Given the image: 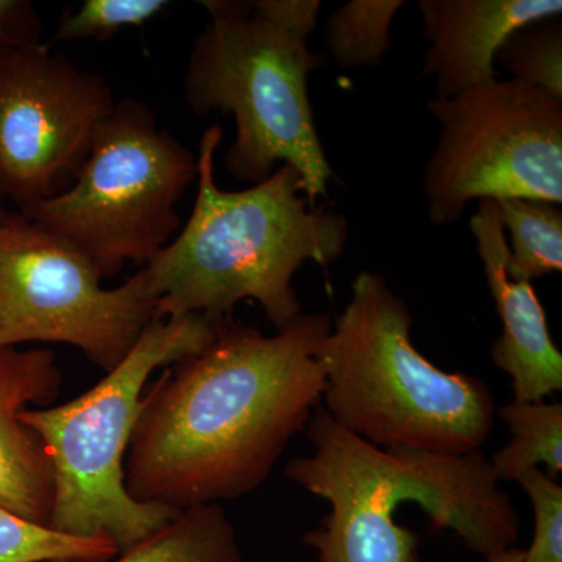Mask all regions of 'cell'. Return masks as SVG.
<instances>
[{"label":"cell","mask_w":562,"mask_h":562,"mask_svg":"<svg viewBox=\"0 0 562 562\" xmlns=\"http://www.w3.org/2000/svg\"><path fill=\"white\" fill-rule=\"evenodd\" d=\"M222 324L199 314L151 321L127 357L90 391L65 405L21 412L54 469L52 530L109 539L122 553L180 513L132 498L125 458L151 373L205 349Z\"/></svg>","instance_id":"cell-6"},{"label":"cell","mask_w":562,"mask_h":562,"mask_svg":"<svg viewBox=\"0 0 562 562\" xmlns=\"http://www.w3.org/2000/svg\"><path fill=\"white\" fill-rule=\"evenodd\" d=\"M439 124L425 168L428 217L461 220L469 202L532 199L562 203V98L508 79L432 99Z\"/></svg>","instance_id":"cell-8"},{"label":"cell","mask_w":562,"mask_h":562,"mask_svg":"<svg viewBox=\"0 0 562 562\" xmlns=\"http://www.w3.org/2000/svg\"><path fill=\"white\" fill-rule=\"evenodd\" d=\"M41 43L38 11L27 0H0V54Z\"/></svg>","instance_id":"cell-22"},{"label":"cell","mask_w":562,"mask_h":562,"mask_svg":"<svg viewBox=\"0 0 562 562\" xmlns=\"http://www.w3.org/2000/svg\"><path fill=\"white\" fill-rule=\"evenodd\" d=\"M110 562H243V552L231 519L214 503L183 509L161 530Z\"/></svg>","instance_id":"cell-14"},{"label":"cell","mask_w":562,"mask_h":562,"mask_svg":"<svg viewBox=\"0 0 562 562\" xmlns=\"http://www.w3.org/2000/svg\"><path fill=\"white\" fill-rule=\"evenodd\" d=\"M209 13L192 46L184 101L192 113L232 114L236 136L225 165L261 183L281 165L301 173L312 205L328 198L335 173L314 121L308 81L325 66L310 49L319 0H203Z\"/></svg>","instance_id":"cell-4"},{"label":"cell","mask_w":562,"mask_h":562,"mask_svg":"<svg viewBox=\"0 0 562 562\" xmlns=\"http://www.w3.org/2000/svg\"><path fill=\"white\" fill-rule=\"evenodd\" d=\"M222 136L220 124L203 132L190 220L135 276L155 302V319L199 314L232 321L239 302L255 301L280 331L302 314L295 273L305 262L328 266L341 258L349 222L312 205L301 173L288 165L246 190H222L214 177Z\"/></svg>","instance_id":"cell-2"},{"label":"cell","mask_w":562,"mask_h":562,"mask_svg":"<svg viewBox=\"0 0 562 562\" xmlns=\"http://www.w3.org/2000/svg\"><path fill=\"white\" fill-rule=\"evenodd\" d=\"M471 232L502 321V335L492 344L491 360L512 376L514 401H546L562 391V353L550 336L535 286L506 273L508 244L494 201H480Z\"/></svg>","instance_id":"cell-11"},{"label":"cell","mask_w":562,"mask_h":562,"mask_svg":"<svg viewBox=\"0 0 562 562\" xmlns=\"http://www.w3.org/2000/svg\"><path fill=\"white\" fill-rule=\"evenodd\" d=\"M495 63L509 79L562 98L561 18L532 22L506 38Z\"/></svg>","instance_id":"cell-19"},{"label":"cell","mask_w":562,"mask_h":562,"mask_svg":"<svg viewBox=\"0 0 562 562\" xmlns=\"http://www.w3.org/2000/svg\"><path fill=\"white\" fill-rule=\"evenodd\" d=\"M430 43L420 77H435L436 98L449 99L497 79L495 58L506 38L532 22L561 18V0H420Z\"/></svg>","instance_id":"cell-13"},{"label":"cell","mask_w":562,"mask_h":562,"mask_svg":"<svg viewBox=\"0 0 562 562\" xmlns=\"http://www.w3.org/2000/svg\"><path fill=\"white\" fill-rule=\"evenodd\" d=\"M2 195H0V216H2V214H5L7 211L2 209Z\"/></svg>","instance_id":"cell-24"},{"label":"cell","mask_w":562,"mask_h":562,"mask_svg":"<svg viewBox=\"0 0 562 562\" xmlns=\"http://www.w3.org/2000/svg\"><path fill=\"white\" fill-rule=\"evenodd\" d=\"M61 383L50 349H0V508L44 527L54 509V469L40 436L20 414L57 401Z\"/></svg>","instance_id":"cell-12"},{"label":"cell","mask_w":562,"mask_h":562,"mask_svg":"<svg viewBox=\"0 0 562 562\" xmlns=\"http://www.w3.org/2000/svg\"><path fill=\"white\" fill-rule=\"evenodd\" d=\"M116 105L105 77L49 44L0 54V195L27 213L68 190Z\"/></svg>","instance_id":"cell-10"},{"label":"cell","mask_w":562,"mask_h":562,"mask_svg":"<svg viewBox=\"0 0 562 562\" xmlns=\"http://www.w3.org/2000/svg\"><path fill=\"white\" fill-rule=\"evenodd\" d=\"M486 562H528L525 561L524 549H517V547H512V549L506 550L505 553L498 554L494 560Z\"/></svg>","instance_id":"cell-23"},{"label":"cell","mask_w":562,"mask_h":562,"mask_svg":"<svg viewBox=\"0 0 562 562\" xmlns=\"http://www.w3.org/2000/svg\"><path fill=\"white\" fill-rule=\"evenodd\" d=\"M412 325L408 303L382 273H358L349 303L317 346L322 408L380 449L482 450L497 413L494 394L479 376L432 364L414 346Z\"/></svg>","instance_id":"cell-5"},{"label":"cell","mask_w":562,"mask_h":562,"mask_svg":"<svg viewBox=\"0 0 562 562\" xmlns=\"http://www.w3.org/2000/svg\"><path fill=\"white\" fill-rule=\"evenodd\" d=\"M117 554L109 539L63 535L0 508V562H110Z\"/></svg>","instance_id":"cell-18"},{"label":"cell","mask_w":562,"mask_h":562,"mask_svg":"<svg viewBox=\"0 0 562 562\" xmlns=\"http://www.w3.org/2000/svg\"><path fill=\"white\" fill-rule=\"evenodd\" d=\"M313 452L288 462L284 476L330 505L303 542L317 562H420V538L395 513L417 503L435 531H453L484 562L512 549L519 517L490 458L408 447L380 449L317 406L306 427Z\"/></svg>","instance_id":"cell-3"},{"label":"cell","mask_w":562,"mask_h":562,"mask_svg":"<svg viewBox=\"0 0 562 562\" xmlns=\"http://www.w3.org/2000/svg\"><path fill=\"white\" fill-rule=\"evenodd\" d=\"M403 0H351L324 27L325 46L341 69L379 68L391 49V25Z\"/></svg>","instance_id":"cell-17"},{"label":"cell","mask_w":562,"mask_h":562,"mask_svg":"<svg viewBox=\"0 0 562 562\" xmlns=\"http://www.w3.org/2000/svg\"><path fill=\"white\" fill-rule=\"evenodd\" d=\"M166 0H85L65 10L50 43L72 40H110L122 29L140 27L168 9Z\"/></svg>","instance_id":"cell-20"},{"label":"cell","mask_w":562,"mask_h":562,"mask_svg":"<svg viewBox=\"0 0 562 562\" xmlns=\"http://www.w3.org/2000/svg\"><path fill=\"white\" fill-rule=\"evenodd\" d=\"M85 255L24 214L0 216V349L68 344L110 372L155 319L138 277L103 290Z\"/></svg>","instance_id":"cell-9"},{"label":"cell","mask_w":562,"mask_h":562,"mask_svg":"<svg viewBox=\"0 0 562 562\" xmlns=\"http://www.w3.org/2000/svg\"><path fill=\"white\" fill-rule=\"evenodd\" d=\"M330 328L325 314H301L271 336L232 319L162 369L125 458L131 497L183 512L260 487L321 405L317 346Z\"/></svg>","instance_id":"cell-1"},{"label":"cell","mask_w":562,"mask_h":562,"mask_svg":"<svg viewBox=\"0 0 562 562\" xmlns=\"http://www.w3.org/2000/svg\"><path fill=\"white\" fill-rule=\"evenodd\" d=\"M198 181V155L149 105L116 102L68 190L24 214L80 251L102 277L146 265L179 233L177 205Z\"/></svg>","instance_id":"cell-7"},{"label":"cell","mask_w":562,"mask_h":562,"mask_svg":"<svg viewBox=\"0 0 562 562\" xmlns=\"http://www.w3.org/2000/svg\"><path fill=\"white\" fill-rule=\"evenodd\" d=\"M517 483L530 498L535 532L524 549L525 561L562 562V486L542 469L524 472Z\"/></svg>","instance_id":"cell-21"},{"label":"cell","mask_w":562,"mask_h":562,"mask_svg":"<svg viewBox=\"0 0 562 562\" xmlns=\"http://www.w3.org/2000/svg\"><path fill=\"white\" fill-rule=\"evenodd\" d=\"M512 439L490 458L498 482H516L539 468L558 479L562 472V405L560 402L513 401L498 408Z\"/></svg>","instance_id":"cell-15"},{"label":"cell","mask_w":562,"mask_h":562,"mask_svg":"<svg viewBox=\"0 0 562 562\" xmlns=\"http://www.w3.org/2000/svg\"><path fill=\"white\" fill-rule=\"evenodd\" d=\"M497 205L503 231L512 235L506 273L516 281L541 279L562 271L561 205L532 199H501Z\"/></svg>","instance_id":"cell-16"}]
</instances>
